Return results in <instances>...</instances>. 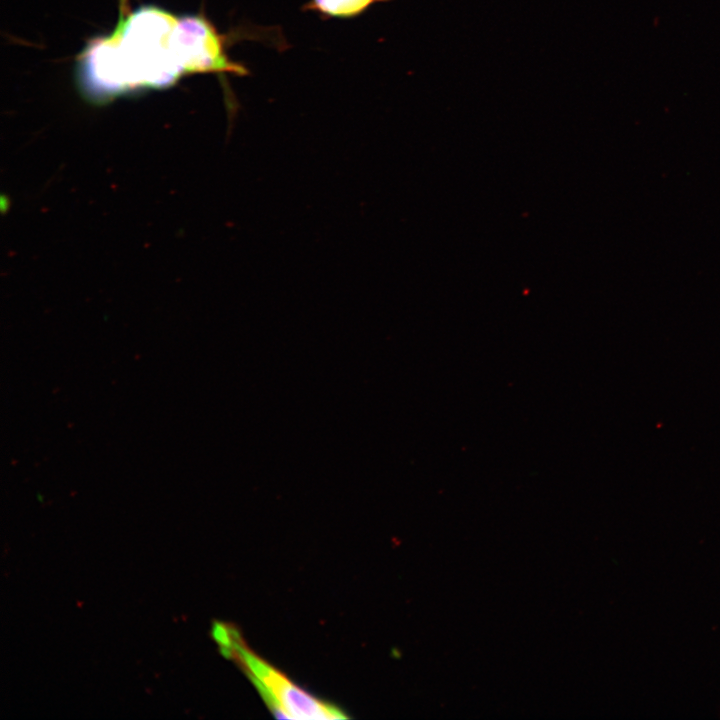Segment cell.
<instances>
[{"label": "cell", "instance_id": "6da1fadb", "mask_svg": "<svg viewBox=\"0 0 720 720\" xmlns=\"http://www.w3.org/2000/svg\"><path fill=\"white\" fill-rule=\"evenodd\" d=\"M177 19L153 7L121 20L115 33L87 49L81 66L85 89L105 98L139 86L166 87L185 73L176 52Z\"/></svg>", "mask_w": 720, "mask_h": 720}, {"label": "cell", "instance_id": "7a4b0ae2", "mask_svg": "<svg viewBox=\"0 0 720 720\" xmlns=\"http://www.w3.org/2000/svg\"><path fill=\"white\" fill-rule=\"evenodd\" d=\"M224 656L236 658L260 691L271 711L278 718L342 719L347 718L337 707L307 693L284 674L249 650L234 630L229 647L221 648Z\"/></svg>", "mask_w": 720, "mask_h": 720}, {"label": "cell", "instance_id": "3957f363", "mask_svg": "<svg viewBox=\"0 0 720 720\" xmlns=\"http://www.w3.org/2000/svg\"><path fill=\"white\" fill-rule=\"evenodd\" d=\"M225 42V36L203 16L184 17L174 29L176 52L185 73L249 74L244 65L228 57Z\"/></svg>", "mask_w": 720, "mask_h": 720}, {"label": "cell", "instance_id": "277c9868", "mask_svg": "<svg viewBox=\"0 0 720 720\" xmlns=\"http://www.w3.org/2000/svg\"><path fill=\"white\" fill-rule=\"evenodd\" d=\"M388 0H311L306 8L334 18H353L371 5Z\"/></svg>", "mask_w": 720, "mask_h": 720}]
</instances>
